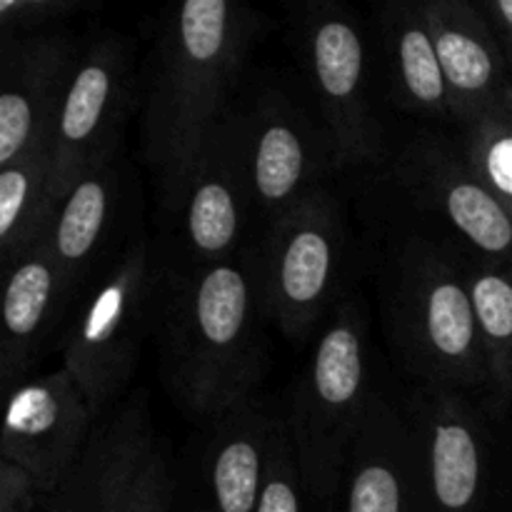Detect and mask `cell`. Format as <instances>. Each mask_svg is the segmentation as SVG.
I'll return each instance as SVG.
<instances>
[{
  "instance_id": "cell-14",
  "label": "cell",
  "mask_w": 512,
  "mask_h": 512,
  "mask_svg": "<svg viewBox=\"0 0 512 512\" xmlns=\"http://www.w3.org/2000/svg\"><path fill=\"white\" fill-rule=\"evenodd\" d=\"M80 53L83 40L60 30L0 38V165L50 145Z\"/></svg>"
},
{
  "instance_id": "cell-10",
  "label": "cell",
  "mask_w": 512,
  "mask_h": 512,
  "mask_svg": "<svg viewBox=\"0 0 512 512\" xmlns=\"http://www.w3.org/2000/svg\"><path fill=\"white\" fill-rule=\"evenodd\" d=\"M238 110L255 210L265 230L310 195L330 188L340 168L313 105L283 80H265Z\"/></svg>"
},
{
  "instance_id": "cell-1",
  "label": "cell",
  "mask_w": 512,
  "mask_h": 512,
  "mask_svg": "<svg viewBox=\"0 0 512 512\" xmlns=\"http://www.w3.org/2000/svg\"><path fill=\"white\" fill-rule=\"evenodd\" d=\"M263 30L253 8L185 0L158 20L143 105V160L160 213L178 195L210 130L233 110V90Z\"/></svg>"
},
{
  "instance_id": "cell-3",
  "label": "cell",
  "mask_w": 512,
  "mask_h": 512,
  "mask_svg": "<svg viewBox=\"0 0 512 512\" xmlns=\"http://www.w3.org/2000/svg\"><path fill=\"white\" fill-rule=\"evenodd\" d=\"M378 298L390 350L413 385L460 390L490 408V373L460 250L425 228L408 230L380 260Z\"/></svg>"
},
{
  "instance_id": "cell-20",
  "label": "cell",
  "mask_w": 512,
  "mask_h": 512,
  "mask_svg": "<svg viewBox=\"0 0 512 512\" xmlns=\"http://www.w3.org/2000/svg\"><path fill=\"white\" fill-rule=\"evenodd\" d=\"M55 218L50 145L0 165V260L10 270L43 243Z\"/></svg>"
},
{
  "instance_id": "cell-21",
  "label": "cell",
  "mask_w": 512,
  "mask_h": 512,
  "mask_svg": "<svg viewBox=\"0 0 512 512\" xmlns=\"http://www.w3.org/2000/svg\"><path fill=\"white\" fill-rule=\"evenodd\" d=\"M480 343L490 373V408H512V263L490 265L463 255Z\"/></svg>"
},
{
  "instance_id": "cell-5",
  "label": "cell",
  "mask_w": 512,
  "mask_h": 512,
  "mask_svg": "<svg viewBox=\"0 0 512 512\" xmlns=\"http://www.w3.org/2000/svg\"><path fill=\"white\" fill-rule=\"evenodd\" d=\"M160 260L135 228L123 253L85 290L63 333V368L98 415H108L130 385L145 335L155 328Z\"/></svg>"
},
{
  "instance_id": "cell-2",
  "label": "cell",
  "mask_w": 512,
  "mask_h": 512,
  "mask_svg": "<svg viewBox=\"0 0 512 512\" xmlns=\"http://www.w3.org/2000/svg\"><path fill=\"white\" fill-rule=\"evenodd\" d=\"M258 243L183 278L160 270L155 330L163 378L175 403L200 423L260 395L268 313Z\"/></svg>"
},
{
  "instance_id": "cell-11",
  "label": "cell",
  "mask_w": 512,
  "mask_h": 512,
  "mask_svg": "<svg viewBox=\"0 0 512 512\" xmlns=\"http://www.w3.org/2000/svg\"><path fill=\"white\" fill-rule=\"evenodd\" d=\"M133 53L118 33L83 43L58 118L50 130L55 208L70 185L120 150V130L133 103Z\"/></svg>"
},
{
  "instance_id": "cell-7",
  "label": "cell",
  "mask_w": 512,
  "mask_h": 512,
  "mask_svg": "<svg viewBox=\"0 0 512 512\" xmlns=\"http://www.w3.org/2000/svg\"><path fill=\"white\" fill-rule=\"evenodd\" d=\"M290 48L303 73L340 170L385 160L388 133L370 95L368 35L363 20L340 3H308L290 13Z\"/></svg>"
},
{
  "instance_id": "cell-13",
  "label": "cell",
  "mask_w": 512,
  "mask_h": 512,
  "mask_svg": "<svg viewBox=\"0 0 512 512\" xmlns=\"http://www.w3.org/2000/svg\"><path fill=\"white\" fill-rule=\"evenodd\" d=\"M133 170L123 153L80 175L55 208L48 245L80 298L110 263L123 253L135 228Z\"/></svg>"
},
{
  "instance_id": "cell-18",
  "label": "cell",
  "mask_w": 512,
  "mask_h": 512,
  "mask_svg": "<svg viewBox=\"0 0 512 512\" xmlns=\"http://www.w3.org/2000/svg\"><path fill=\"white\" fill-rule=\"evenodd\" d=\"M390 103L428 128H453L450 95L430 35L425 3L393 0L375 8Z\"/></svg>"
},
{
  "instance_id": "cell-16",
  "label": "cell",
  "mask_w": 512,
  "mask_h": 512,
  "mask_svg": "<svg viewBox=\"0 0 512 512\" xmlns=\"http://www.w3.org/2000/svg\"><path fill=\"white\" fill-rule=\"evenodd\" d=\"M343 512H413L418 498L415 438L403 403L375 388L345 470Z\"/></svg>"
},
{
  "instance_id": "cell-15",
  "label": "cell",
  "mask_w": 512,
  "mask_h": 512,
  "mask_svg": "<svg viewBox=\"0 0 512 512\" xmlns=\"http://www.w3.org/2000/svg\"><path fill=\"white\" fill-rule=\"evenodd\" d=\"M278 403L255 395L208 420L195 453V483L205 512H258Z\"/></svg>"
},
{
  "instance_id": "cell-24",
  "label": "cell",
  "mask_w": 512,
  "mask_h": 512,
  "mask_svg": "<svg viewBox=\"0 0 512 512\" xmlns=\"http://www.w3.org/2000/svg\"><path fill=\"white\" fill-rule=\"evenodd\" d=\"M38 485L20 465L0 458V512H23L33 505Z\"/></svg>"
},
{
  "instance_id": "cell-25",
  "label": "cell",
  "mask_w": 512,
  "mask_h": 512,
  "mask_svg": "<svg viewBox=\"0 0 512 512\" xmlns=\"http://www.w3.org/2000/svg\"><path fill=\"white\" fill-rule=\"evenodd\" d=\"M480 10L488 18L512 73V0H485V3H480Z\"/></svg>"
},
{
  "instance_id": "cell-23",
  "label": "cell",
  "mask_w": 512,
  "mask_h": 512,
  "mask_svg": "<svg viewBox=\"0 0 512 512\" xmlns=\"http://www.w3.org/2000/svg\"><path fill=\"white\" fill-rule=\"evenodd\" d=\"M75 10H78L75 0H3L0 3L3 38L53 33V25L63 23Z\"/></svg>"
},
{
  "instance_id": "cell-19",
  "label": "cell",
  "mask_w": 512,
  "mask_h": 512,
  "mask_svg": "<svg viewBox=\"0 0 512 512\" xmlns=\"http://www.w3.org/2000/svg\"><path fill=\"white\" fill-rule=\"evenodd\" d=\"M5 273L0 378L8 388H18L20 375L30 368L60 320H65L78 295L50 250L48 235Z\"/></svg>"
},
{
  "instance_id": "cell-17",
  "label": "cell",
  "mask_w": 512,
  "mask_h": 512,
  "mask_svg": "<svg viewBox=\"0 0 512 512\" xmlns=\"http://www.w3.org/2000/svg\"><path fill=\"white\" fill-rule=\"evenodd\" d=\"M425 18L448 85L455 130L490 108L512 85V73L480 3L425 0Z\"/></svg>"
},
{
  "instance_id": "cell-8",
  "label": "cell",
  "mask_w": 512,
  "mask_h": 512,
  "mask_svg": "<svg viewBox=\"0 0 512 512\" xmlns=\"http://www.w3.org/2000/svg\"><path fill=\"white\" fill-rule=\"evenodd\" d=\"M168 248L163 275H193L233 260L258 243L260 230L248 173L243 118L238 105L208 133L193 158L178 195L163 210Z\"/></svg>"
},
{
  "instance_id": "cell-22",
  "label": "cell",
  "mask_w": 512,
  "mask_h": 512,
  "mask_svg": "<svg viewBox=\"0 0 512 512\" xmlns=\"http://www.w3.org/2000/svg\"><path fill=\"white\" fill-rule=\"evenodd\" d=\"M455 135L470 168L512 210V85Z\"/></svg>"
},
{
  "instance_id": "cell-9",
  "label": "cell",
  "mask_w": 512,
  "mask_h": 512,
  "mask_svg": "<svg viewBox=\"0 0 512 512\" xmlns=\"http://www.w3.org/2000/svg\"><path fill=\"white\" fill-rule=\"evenodd\" d=\"M390 168L425 230L470 260L512 263V210L470 168L458 135L423 125Z\"/></svg>"
},
{
  "instance_id": "cell-6",
  "label": "cell",
  "mask_w": 512,
  "mask_h": 512,
  "mask_svg": "<svg viewBox=\"0 0 512 512\" xmlns=\"http://www.w3.org/2000/svg\"><path fill=\"white\" fill-rule=\"evenodd\" d=\"M258 258L270 323L290 343L318 338L348 298L350 230L333 188L275 218L260 235Z\"/></svg>"
},
{
  "instance_id": "cell-4",
  "label": "cell",
  "mask_w": 512,
  "mask_h": 512,
  "mask_svg": "<svg viewBox=\"0 0 512 512\" xmlns=\"http://www.w3.org/2000/svg\"><path fill=\"white\" fill-rule=\"evenodd\" d=\"M373 393L368 310L360 295L348 293L320 328L308 363L280 405L305 493L315 503L340 495Z\"/></svg>"
},
{
  "instance_id": "cell-12",
  "label": "cell",
  "mask_w": 512,
  "mask_h": 512,
  "mask_svg": "<svg viewBox=\"0 0 512 512\" xmlns=\"http://www.w3.org/2000/svg\"><path fill=\"white\" fill-rule=\"evenodd\" d=\"M98 415L65 368L10 390L0 458L20 465L40 493H55L88 448Z\"/></svg>"
}]
</instances>
